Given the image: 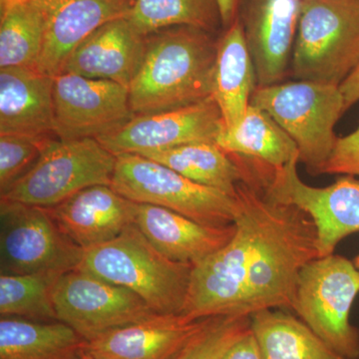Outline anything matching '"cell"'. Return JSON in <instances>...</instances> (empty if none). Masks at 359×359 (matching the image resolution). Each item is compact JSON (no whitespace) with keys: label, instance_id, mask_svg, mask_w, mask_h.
Returning a JSON list of instances; mask_svg holds the SVG:
<instances>
[{"label":"cell","instance_id":"1","mask_svg":"<svg viewBox=\"0 0 359 359\" xmlns=\"http://www.w3.org/2000/svg\"><path fill=\"white\" fill-rule=\"evenodd\" d=\"M235 193L247 203L252 217L244 313L292 311L302 269L320 257L313 219L294 205L271 199L252 180L238 183Z\"/></svg>","mask_w":359,"mask_h":359},{"label":"cell","instance_id":"2","mask_svg":"<svg viewBox=\"0 0 359 359\" xmlns=\"http://www.w3.org/2000/svg\"><path fill=\"white\" fill-rule=\"evenodd\" d=\"M218 40L192 26L147 35L145 54L129 87L135 115L192 105L212 97Z\"/></svg>","mask_w":359,"mask_h":359},{"label":"cell","instance_id":"3","mask_svg":"<svg viewBox=\"0 0 359 359\" xmlns=\"http://www.w3.org/2000/svg\"><path fill=\"white\" fill-rule=\"evenodd\" d=\"M193 266L168 259L134 223L114 240L84 250L77 269L132 290L155 313L181 314Z\"/></svg>","mask_w":359,"mask_h":359},{"label":"cell","instance_id":"4","mask_svg":"<svg viewBox=\"0 0 359 359\" xmlns=\"http://www.w3.org/2000/svg\"><path fill=\"white\" fill-rule=\"evenodd\" d=\"M250 104L266 111L289 135L309 174L321 175L339 138L335 125L346 111L339 87L302 80L282 82L257 87Z\"/></svg>","mask_w":359,"mask_h":359},{"label":"cell","instance_id":"5","mask_svg":"<svg viewBox=\"0 0 359 359\" xmlns=\"http://www.w3.org/2000/svg\"><path fill=\"white\" fill-rule=\"evenodd\" d=\"M359 65V0H302L290 72L340 86Z\"/></svg>","mask_w":359,"mask_h":359},{"label":"cell","instance_id":"6","mask_svg":"<svg viewBox=\"0 0 359 359\" xmlns=\"http://www.w3.org/2000/svg\"><path fill=\"white\" fill-rule=\"evenodd\" d=\"M116 157L111 187L126 199L165 208L205 226L235 224L238 212L235 196L195 183L141 155Z\"/></svg>","mask_w":359,"mask_h":359},{"label":"cell","instance_id":"7","mask_svg":"<svg viewBox=\"0 0 359 359\" xmlns=\"http://www.w3.org/2000/svg\"><path fill=\"white\" fill-rule=\"evenodd\" d=\"M359 294V271L339 255L309 262L297 280L292 311L344 359H359V328L351 311Z\"/></svg>","mask_w":359,"mask_h":359},{"label":"cell","instance_id":"8","mask_svg":"<svg viewBox=\"0 0 359 359\" xmlns=\"http://www.w3.org/2000/svg\"><path fill=\"white\" fill-rule=\"evenodd\" d=\"M117 157L96 139H53L34 166L1 199L52 208L96 185L111 186Z\"/></svg>","mask_w":359,"mask_h":359},{"label":"cell","instance_id":"9","mask_svg":"<svg viewBox=\"0 0 359 359\" xmlns=\"http://www.w3.org/2000/svg\"><path fill=\"white\" fill-rule=\"evenodd\" d=\"M299 158L280 169L252 164L255 182L271 199L308 214L318 233L320 257L334 254L344 238L359 233V178L342 175L332 185L318 188L302 181Z\"/></svg>","mask_w":359,"mask_h":359},{"label":"cell","instance_id":"10","mask_svg":"<svg viewBox=\"0 0 359 359\" xmlns=\"http://www.w3.org/2000/svg\"><path fill=\"white\" fill-rule=\"evenodd\" d=\"M83 249L59 228L48 208L0 200V271L25 275L76 269Z\"/></svg>","mask_w":359,"mask_h":359},{"label":"cell","instance_id":"11","mask_svg":"<svg viewBox=\"0 0 359 359\" xmlns=\"http://www.w3.org/2000/svg\"><path fill=\"white\" fill-rule=\"evenodd\" d=\"M236 233L228 244L193 266L185 306L181 314L193 318L244 313L245 287L252 240V217L235 193Z\"/></svg>","mask_w":359,"mask_h":359},{"label":"cell","instance_id":"12","mask_svg":"<svg viewBox=\"0 0 359 359\" xmlns=\"http://www.w3.org/2000/svg\"><path fill=\"white\" fill-rule=\"evenodd\" d=\"M54 306L57 320L86 341L157 313L132 290L77 268L59 278Z\"/></svg>","mask_w":359,"mask_h":359},{"label":"cell","instance_id":"13","mask_svg":"<svg viewBox=\"0 0 359 359\" xmlns=\"http://www.w3.org/2000/svg\"><path fill=\"white\" fill-rule=\"evenodd\" d=\"M134 116L129 89L122 85L66 72L53 78V133L59 140H97Z\"/></svg>","mask_w":359,"mask_h":359},{"label":"cell","instance_id":"14","mask_svg":"<svg viewBox=\"0 0 359 359\" xmlns=\"http://www.w3.org/2000/svg\"><path fill=\"white\" fill-rule=\"evenodd\" d=\"M224 128L212 97L192 105L135 115L124 126L97 141L115 156L145 155L187 144L217 143Z\"/></svg>","mask_w":359,"mask_h":359},{"label":"cell","instance_id":"15","mask_svg":"<svg viewBox=\"0 0 359 359\" xmlns=\"http://www.w3.org/2000/svg\"><path fill=\"white\" fill-rule=\"evenodd\" d=\"M302 0H241L238 16L257 87L282 83L290 72Z\"/></svg>","mask_w":359,"mask_h":359},{"label":"cell","instance_id":"16","mask_svg":"<svg viewBox=\"0 0 359 359\" xmlns=\"http://www.w3.org/2000/svg\"><path fill=\"white\" fill-rule=\"evenodd\" d=\"M134 1L41 0L46 26L36 69L52 78L61 74L72 52L101 26L128 18Z\"/></svg>","mask_w":359,"mask_h":359},{"label":"cell","instance_id":"17","mask_svg":"<svg viewBox=\"0 0 359 359\" xmlns=\"http://www.w3.org/2000/svg\"><path fill=\"white\" fill-rule=\"evenodd\" d=\"M208 318L155 313L89 340L85 349L96 359H173Z\"/></svg>","mask_w":359,"mask_h":359},{"label":"cell","instance_id":"18","mask_svg":"<svg viewBox=\"0 0 359 359\" xmlns=\"http://www.w3.org/2000/svg\"><path fill=\"white\" fill-rule=\"evenodd\" d=\"M48 209L63 233L87 250L114 240L134 224L136 203L111 186L96 185Z\"/></svg>","mask_w":359,"mask_h":359},{"label":"cell","instance_id":"19","mask_svg":"<svg viewBox=\"0 0 359 359\" xmlns=\"http://www.w3.org/2000/svg\"><path fill=\"white\" fill-rule=\"evenodd\" d=\"M146 41L147 36L128 18L110 21L72 52L62 73L109 80L129 89L143 60Z\"/></svg>","mask_w":359,"mask_h":359},{"label":"cell","instance_id":"20","mask_svg":"<svg viewBox=\"0 0 359 359\" xmlns=\"http://www.w3.org/2000/svg\"><path fill=\"white\" fill-rule=\"evenodd\" d=\"M135 224L168 259L195 266L230 242L236 224L205 226L178 212L150 204H137Z\"/></svg>","mask_w":359,"mask_h":359},{"label":"cell","instance_id":"21","mask_svg":"<svg viewBox=\"0 0 359 359\" xmlns=\"http://www.w3.org/2000/svg\"><path fill=\"white\" fill-rule=\"evenodd\" d=\"M0 135L55 137L53 78L34 68L0 69Z\"/></svg>","mask_w":359,"mask_h":359},{"label":"cell","instance_id":"22","mask_svg":"<svg viewBox=\"0 0 359 359\" xmlns=\"http://www.w3.org/2000/svg\"><path fill=\"white\" fill-rule=\"evenodd\" d=\"M257 87L256 69L237 16L218 39L212 79V97L221 111L224 131L242 123Z\"/></svg>","mask_w":359,"mask_h":359},{"label":"cell","instance_id":"23","mask_svg":"<svg viewBox=\"0 0 359 359\" xmlns=\"http://www.w3.org/2000/svg\"><path fill=\"white\" fill-rule=\"evenodd\" d=\"M86 342L59 320H0V359H76Z\"/></svg>","mask_w":359,"mask_h":359},{"label":"cell","instance_id":"24","mask_svg":"<svg viewBox=\"0 0 359 359\" xmlns=\"http://www.w3.org/2000/svg\"><path fill=\"white\" fill-rule=\"evenodd\" d=\"M264 359H344L299 318L280 309L250 316Z\"/></svg>","mask_w":359,"mask_h":359},{"label":"cell","instance_id":"25","mask_svg":"<svg viewBox=\"0 0 359 359\" xmlns=\"http://www.w3.org/2000/svg\"><path fill=\"white\" fill-rule=\"evenodd\" d=\"M141 156L171 168L195 183L231 196H235L238 184L245 180L242 161L211 142L187 144Z\"/></svg>","mask_w":359,"mask_h":359},{"label":"cell","instance_id":"26","mask_svg":"<svg viewBox=\"0 0 359 359\" xmlns=\"http://www.w3.org/2000/svg\"><path fill=\"white\" fill-rule=\"evenodd\" d=\"M217 144L229 154L273 169L285 167L299 158L297 145L289 135L266 111L252 104L237 128L223 130Z\"/></svg>","mask_w":359,"mask_h":359},{"label":"cell","instance_id":"27","mask_svg":"<svg viewBox=\"0 0 359 359\" xmlns=\"http://www.w3.org/2000/svg\"><path fill=\"white\" fill-rule=\"evenodd\" d=\"M0 7V67L36 69L46 26L41 0H22Z\"/></svg>","mask_w":359,"mask_h":359},{"label":"cell","instance_id":"28","mask_svg":"<svg viewBox=\"0 0 359 359\" xmlns=\"http://www.w3.org/2000/svg\"><path fill=\"white\" fill-rule=\"evenodd\" d=\"M128 20L145 36L174 26L212 34L223 27L218 0H135Z\"/></svg>","mask_w":359,"mask_h":359},{"label":"cell","instance_id":"29","mask_svg":"<svg viewBox=\"0 0 359 359\" xmlns=\"http://www.w3.org/2000/svg\"><path fill=\"white\" fill-rule=\"evenodd\" d=\"M66 271H45L25 275L0 276L1 318L35 321L57 320L54 290Z\"/></svg>","mask_w":359,"mask_h":359},{"label":"cell","instance_id":"30","mask_svg":"<svg viewBox=\"0 0 359 359\" xmlns=\"http://www.w3.org/2000/svg\"><path fill=\"white\" fill-rule=\"evenodd\" d=\"M250 330V316H221L208 318L173 359H222L236 341Z\"/></svg>","mask_w":359,"mask_h":359},{"label":"cell","instance_id":"31","mask_svg":"<svg viewBox=\"0 0 359 359\" xmlns=\"http://www.w3.org/2000/svg\"><path fill=\"white\" fill-rule=\"evenodd\" d=\"M54 137L0 135V194L27 173Z\"/></svg>","mask_w":359,"mask_h":359},{"label":"cell","instance_id":"32","mask_svg":"<svg viewBox=\"0 0 359 359\" xmlns=\"http://www.w3.org/2000/svg\"><path fill=\"white\" fill-rule=\"evenodd\" d=\"M321 174L359 177V126L353 133L337 138Z\"/></svg>","mask_w":359,"mask_h":359},{"label":"cell","instance_id":"33","mask_svg":"<svg viewBox=\"0 0 359 359\" xmlns=\"http://www.w3.org/2000/svg\"><path fill=\"white\" fill-rule=\"evenodd\" d=\"M222 359H264L252 327L226 351Z\"/></svg>","mask_w":359,"mask_h":359},{"label":"cell","instance_id":"34","mask_svg":"<svg viewBox=\"0 0 359 359\" xmlns=\"http://www.w3.org/2000/svg\"><path fill=\"white\" fill-rule=\"evenodd\" d=\"M344 95L346 111L359 101V65L355 70L347 77L346 81L339 86Z\"/></svg>","mask_w":359,"mask_h":359},{"label":"cell","instance_id":"35","mask_svg":"<svg viewBox=\"0 0 359 359\" xmlns=\"http://www.w3.org/2000/svg\"><path fill=\"white\" fill-rule=\"evenodd\" d=\"M223 28L228 27L237 18L241 0H218Z\"/></svg>","mask_w":359,"mask_h":359},{"label":"cell","instance_id":"36","mask_svg":"<svg viewBox=\"0 0 359 359\" xmlns=\"http://www.w3.org/2000/svg\"><path fill=\"white\" fill-rule=\"evenodd\" d=\"M76 359H96L94 358V356H92L91 354L88 353V351H86V349H82L81 351H80V353L78 354Z\"/></svg>","mask_w":359,"mask_h":359},{"label":"cell","instance_id":"37","mask_svg":"<svg viewBox=\"0 0 359 359\" xmlns=\"http://www.w3.org/2000/svg\"><path fill=\"white\" fill-rule=\"evenodd\" d=\"M22 0H0V6H7V4H14V2H20Z\"/></svg>","mask_w":359,"mask_h":359},{"label":"cell","instance_id":"38","mask_svg":"<svg viewBox=\"0 0 359 359\" xmlns=\"http://www.w3.org/2000/svg\"><path fill=\"white\" fill-rule=\"evenodd\" d=\"M353 263L355 264L356 268H358L359 271V255H358V256L355 257V259H353Z\"/></svg>","mask_w":359,"mask_h":359}]
</instances>
